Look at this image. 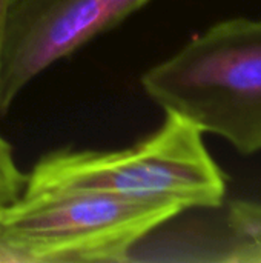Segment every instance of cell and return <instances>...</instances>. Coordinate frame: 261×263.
<instances>
[{
    "label": "cell",
    "mask_w": 261,
    "mask_h": 263,
    "mask_svg": "<svg viewBox=\"0 0 261 263\" xmlns=\"http://www.w3.org/2000/svg\"><path fill=\"white\" fill-rule=\"evenodd\" d=\"M151 0H12L0 62V117L46 68Z\"/></svg>",
    "instance_id": "cell-4"
},
{
    "label": "cell",
    "mask_w": 261,
    "mask_h": 263,
    "mask_svg": "<svg viewBox=\"0 0 261 263\" xmlns=\"http://www.w3.org/2000/svg\"><path fill=\"white\" fill-rule=\"evenodd\" d=\"M26 262L25 256L22 253H18L6 239L2 225H0V263H18ZM28 263V262H26Z\"/></svg>",
    "instance_id": "cell-7"
},
{
    "label": "cell",
    "mask_w": 261,
    "mask_h": 263,
    "mask_svg": "<svg viewBox=\"0 0 261 263\" xmlns=\"http://www.w3.org/2000/svg\"><path fill=\"white\" fill-rule=\"evenodd\" d=\"M26 176L17 168L11 145L0 136V205L20 197Z\"/></svg>",
    "instance_id": "cell-6"
},
{
    "label": "cell",
    "mask_w": 261,
    "mask_h": 263,
    "mask_svg": "<svg viewBox=\"0 0 261 263\" xmlns=\"http://www.w3.org/2000/svg\"><path fill=\"white\" fill-rule=\"evenodd\" d=\"M218 262L261 263V203L232 200L228 205Z\"/></svg>",
    "instance_id": "cell-5"
},
{
    "label": "cell",
    "mask_w": 261,
    "mask_h": 263,
    "mask_svg": "<svg viewBox=\"0 0 261 263\" xmlns=\"http://www.w3.org/2000/svg\"><path fill=\"white\" fill-rule=\"evenodd\" d=\"M182 213L162 200L58 191L0 205V225L28 263L125 262L142 239Z\"/></svg>",
    "instance_id": "cell-3"
},
{
    "label": "cell",
    "mask_w": 261,
    "mask_h": 263,
    "mask_svg": "<svg viewBox=\"0 0 261 263\" xmlns=\"http://www.w3.org/2000/svg\"><path fill=\"white\" fill-rule=\"evenodd\" d=\"M11 2L12 0H0V62H2V48H3L8 15H9V9H11Z\"/></svg>",
    "instance_id": "cell-8"
},
{
    "label": "cell",
    "mask_w": 261,
    "mask_h": 263,
    "mask_svg": "<svg viewBox=\"0 0 261 263\" xmlns=\"http://www.w3.org/2000/svg\"><path fill=\"white\" fill-rule=\"evenodd\" d=\"M165 112L240 154L261 153V18L222 20L142 77Z\"/></svg>",
    "instance_id": "cell-2"
},
{
    "label": "cell",
    "mask_w": 261,
    "mask_h": 263,
    "mask_svg": "<svg viewBox=\"0 0 261 263\" xmlns=\"http://www.w3.org/2000/svg\"><path fill=\"white\" fill-rule=\"evenodd\" d=\"M98 191L162 200L182 211L222 206L226 177L209 154L203 133L166 112L142 142L115 151L60 149L43 156L26 176L23 194Z\"/></svg>",
    "instance_id": "cell-1"
}]
</instances>
